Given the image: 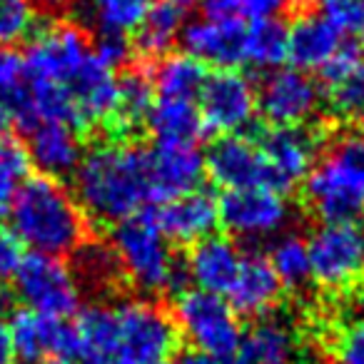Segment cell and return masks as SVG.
Here are the masks:
<instances>
[{"instance_id":"d590c367","label":"cell","mask_w":364,"mask_h":364,"mask_svg":"<svg viewBox=\"0 0 364 364\" xmlns=\"http://www.w3.org/2000/svg\"><path fill=\"white\" fill-rule=\"evenodd\" d=\"M319 16L342 38H364V0H322Z\"/></svg>"},{"instance_id":"4fadbf2b","label":"cell","mask_w":364,"mask_h":364,"mask_svg":"<svg viewBox=\"0 0 364 364\" xmlns=\"http://www.w3.org/2000/svg\"><path fill=\"white\" fill-rule=\"evenodd\" d=\"M8 322L18 364H75V329L65 319L26 307L16 309Z\"/></svg>"},{"instance_id":"d4e9b609","label":"cell","mask_w":364,"mask_h":364,"mask_svg":"<svg viewBox=\"0 0 364 364\" xmlns=\"http://www.w3.org/2000/svg\"><path fill=\"white\" fill-rule=\"evenodd\" d=\"M198 0H150L142 26L137 28V46L147 55H165L190 21V8Z\"/></svg>"},{"instance_id":"5b68a950","label":"cell","mask_w":364,"mask_h":364,"mask_svg":"<svg viewBox=\"0 0 364 364\" xmlns=\"http://www.w3.org/2000/svg\"><path fill=\"white\" fill-rule=\"evenodd\" d=\"M110 309L115 364H170L180 332L165 309L150 299H120Z\"/></svg>"},{"instance_id":"e0dca14e","label":"cell","mask_w":364,"mask_h":364,"mask_svg":"<svg viewBox=\"0 0 364 364\" xmlns=\"http://www.w3.org/2000/svg\"><path fill=\"white\" fill-rule=\"evenodd\" d=\"M205 175V157L195 145L182 142H157L147 150V180L152 203L185 195L200 188Z\"/></svg>"},{"instance_id":"277c9868","label":"cell","mask_w":364,"mask_h":364,"mask_svg":"<svg viewBox=\"0 0 364 364\" xmlns=\"http://www.w3.org/2000/svg\"><path fill=\"white\" fill-rule=\"evenodd\" d=\"M304 200L322 223H354L364 210V140L342 135L304 177Z\"/></svg>"},{"instance_id":"9a60e30c","label":"cell","mask_w":364,"mask_h":364,"mask_svg":"<svg viewBox=\"0 0 364 364\" xmlns=\"http://www.w3.org/2000/svg\"><path fill=\"white\" fill-rule=\"evenodd\" d=\"M205 172L223 190L272 188L267 160L255 140L245 135H220L205 155Z\"/></svg>"},{"instance_id":"7a4b0ae2","label":"cell","mask_w":364,"mask_h":364,"mask_svg":"<svg viewBox=\"0 0 364 364\" xmlns=\"http://www.w3.org/2000/svg\"><path fill=\"white\" fill-rule=\"evenodd\" d=\"M8 215L11 230L33 252L65 257L85 245V213L55 177H26Z\"/></svg>"},{"instance_id":"f6af8a7d","label":"cell","mask_w":364,"mask_h":364,"mask_svg":"<svg viewBox=\"0 0 364 364\" xmlns=\"http://www.w3.org/2000/svg\"><path fill=\"white\" fill-rule=\"evenodd\" d=\"M73 3H75V0H33L36 11L53 13V16H58V13H65L68 8H73Z\"/></svg>"},{"instance_id":"ab89813d","label":"cell","mask_w":364,"mask_h":364,"mask_svg":"<svg viewBox=\"0 0 364 364\" xmlns=\"http://www.w3.org/2000/svg\"><path fill=\"white\" fill-rule=\"evenodd\" d=\"M23 242L11 228L0 225V284L11 282L23 262Z\"/></svg>"},{"instance_id":"e575fe53","label":"cell","mask_w":364,"mask_h":364,"mask_svg":"<svg viewBox=\"0 0 364 364\" xmlns=\"http://www.w3.org/2000/svg\"><path fill=\"white\" fill-rule=\"evenodd\" d=\"M77 255H80V259H77L80 277L87 279L90 284H95V287H107V284H112L120 277L115 255L105 245H82L77 250Z\"/></svg>"},{"instance_id":"9c48e42d","label":"cell","mask_w":364,"mask_h":364,"mask_svg":"<svg viewBox=\"0 0 364 364\" xmlns=\"http://www.w3.org/2000/svg\"><path fill=\"white\" fill-rule=\"evenodd\" d=\"M292 220L284 193L274 188H242L225 190L220 198V225L232 237L245 242L274 240L287 230Z\"/></svg>"},{"instance_id":"52a82bcc","label":"cell","mask_w":364,"mask_h":364,"mask_svg":"<svg viewBox=\"0 0 364 364\" xmlns=\"http://www.w3.org/2000/svg\"><path fill=\"white\" fill-rule=\"evenodd\" d=\"M90 38L75 23H50L33 36L26 53V77L53 82L68 92L92 63ZM73 102V100H70ZM77 122V120H75Z\"/></svg>"},{"instance_id":"f35d334b","label":"cell","mask_w":364,"mask_h":364,"mask_svg":"<svg viewBox=\"0 0 364 364\" xmlns=\"http://www.w3.org/2000/svg\"><path fill=\"white\" fill-rule=\"evenodd\" d=\"M339 364H364V317L349 322L337 337Z\"/></svg>"},{"instance_id":"f1b7e54d","label":"cell","mask_w":364,"mask_h":364,"mask_svg":"<svg viewBox=\"0 0 364 364\" xmlns=\"http://www.w3.org/2000/svg\"><path fill=\"white\" fill-rule=\"evenodd\" d=\"M155 102L152 77L142 70H130L117 77V97L107 125L120 132H135L147 122V115Z\"/></svg>"},{"instance_id":"7c38bea8","label":"cell","mask_w":364,"mask_h":364,"mask_svg":"<svg viewBox=\"0 0 364 364\" xmlns=\"http://www.w3.org/2000/svg\"><path fill=\"white\" fill-rule=\"evenodd\" d=\"M322 87L314 77L297 68L267 70L257 87V112L274 127L307 125L319 110Z\"/></svg>"},{"instance_id":"6da1fadb","label":"cell","mask_w":364,"mask_h":364,"mask_svg":"<svg viewBox=\"0 0 364 364\" xmlns=\"http://www.w3.org/2000/svg\"><path fill=\"white\" fill-rule=\"evenodd\" d=\"M75 200L97 223L117 225L145 213L152 203L147 180V150L107 142L85 152L73 172Z\"/></svg>"},{"instance_id":"ac0fdd59","label":"cell","mask_w":364,"mask_h":364,"mask_svg":"<svg viewBox=\"0 0 364 364\" xmlns=\"http://www.w3.org/2000/svg\"><path fill=\"white\" fill-rule=\"evenodd\" d=\"M152 215L170 242L195 245L215 235V230H218L220 200L208 190L195 188L190 193L162 203V208Z\"/></svg>"},{"instance_id":"484cf974","label":"cell","mask_w":364,"mask_h":364,"mask_svg":"<svg viewBox=\"0 0 364 364\" xmlns=\"http://www.w3.org/2000/svg\"><path fill=\"white\" fill-rule=\"evenodd\" d=\"M145 125L150 127L157 142L195 145L205 132L198 100H175V97H155Z\"/></svg>"},{"instance_id":"1f68e13d","label":"cell","mask_w":364,"mask_h":364,"mask_svg":"<svg viewBox=\"0 0 364 364\" xmlns=\"http://www.w3.org/2000/svg\"><path fill=\"white\" fill-rule=\"evenodd\" d=\"M150 0H90L87 18L95 23L100 33L130 36L142 26Z\"/></svg>"},{"instance_id":"30bf717a","label":"cell","mask_w":364,"mask_h":364,"mask_svg":"<svg viewBox=\"0 0 364 364\" xmlns=\"http://www.w3.org/2000/svg\"><path fill=\"white\" fill-rule=\"evenodd\" d=\"M312 282L322 289H349L364 274V235L352 223H324L307 240Z\"/></svg>"},{"instance_id":"bcb514c9","label":"cell","mask_w":364,"mask_h":364,"mask_svg":"<svg viewBox=\"0 0 364 364\" xmlns=\"http://www.w3.org/2000/svg\"><path fill=\"white\" fill-rule=\"evenodd\" d=\"M11 127H13V115H11V110H8L6 100L0 97V140H8Z\"/></svg>"},{"instance_id":"83f0119b","label":"cell","mask_w":364,"mask_h":364,"mask_svg":"<svg viewBox=\"0 0 364 364\" xmlns=\"http://www.w3.org/2000/svg\"><path fill=\"white\" fill-rule=\"evenodd\" d=\"M205 80H208L205 65L188 53H170L157 63L155 73H152L155 97L198 100Z\"/></svg>"},{"instance_id":"b9f144b4","label":"cell","mask_w":364,"mask_h":364,"mask_svg":"<svg viewBox=\"0 0 364 364\" xmlns=\"http://www.w3.org/2000/svg\"><path fill=\"white\" fill-rule=\"evenodd\" d=\"M292 3L294 0H240V11H242V16L267 18L284 13Z\"/></svg>"},{"instance_id":"2e32d148","label":"cell","mask_w":364,"mask_h":364,"mask_svg":"<svg viewBox=\"0 0 364 364\" xmlns=\"http://www.w3.org/2000/svg\"><path fill=\"white\" fill-rule=\"evenodd\" d=\"M247 26L242 18H198L188 21L180 43L188 55L218 70H237L245 65Z\"/></svg>"},{"instance_id":"836d02e7","label":"cell","mask_w":364,"mask_h":364,"mask_svg":"<svg viewBox=\"0 0 364 364\" xmlns=\"http://www.w3.org/2000/svg\"><path fill=\"white\" fill-rule=\"evenodd\" d=\"M33 0H0V46H16L31 36L36 26Z\"/></svg>"},{"instance_id":"7402d4cb","label":"cell","mask_w":364,"mask_h":364,"mask_svg":"<svg viewBox=\"0 0 364 364\" xmlns=\"http://www.w3.org/2000/svg\"><path fill=\"white\" fill-rule=\"evenodd\" d=\"M282 289L284 287L279 284L274 269L269 267L267 257L250 255L242 259V267H240L232 287L228 289V302L237 317L259 319L277 307Z\"/></svg>"},{"instance_id":"8fae6325","label":"cell","mask_w":364,"mask_h":364,"mask_svg":"<svg viewBox=\"0 0 364 364\" xmlns=\"http://www.w3.org/2000/svg\"><path fill=\"white\" fill-rule=\"evenodd\" d=\"M198 107L205 132L237 135L247 130L257 115V87L240 70L208 73Z\"/></svg>"},{"instance_id":"8992f818","label":"cell","mask_w":364,"mask_h":364,"mask_svg":"<svg viewBox=\"0 0 364 364\" xmlns=\"http://www.w3.org/2000/svg\"><path fill=\"white\" fill-rule=\"evenodd\" d=\"M177 332L193 344V349L218 354H235L242 344L240 317L223 294L205 289H182L172 312Z\"/></svg>"},{"instance_id":"3957f363","label":"cell","mask_w":364,"mask_h":364,"mask_svg":"<svg viewBox=\"0 0 364 364\" xmlns=\"http://www.w3.org/2000/svg\"><path fill=\"white\" fill-rule=\"evenodd\" d=\"M110 250L120 274L142 294L177 292L188 282L185 264L175 257L170 240L162 235L152 213L122 220L112 230Z\"/></svg>"},{"instance_id":"681fc988","label":"cell","mask_w":364,"mask_h":364,"mask_svg":"<svg viewBox=\"0 0 364 364\" xmlns=\"http://www.w3.org/2000/svg\"><path fill=\"white\" fill-rule=\"evenodd\" d=\"M362 85H364V63H362Z\"/></svg>"},{"instance_id":"cb8c5ba5","label":"cell","mask_w":364,"mask_h":364,"mask_svg":"<svg viewBox=\"0 0 364 364\" xmlns=\"http://www.w3.org/2000/svg\"><path fill=\"white\" fill-rule=\"evenodd\" d=\"M362 53L357 46H342L339 53L322 68V92L332 112L339 117L364 115Z\"/></svg>"},{"instance_id":"d6986e66","label":"cell","mask_w":364,"mask_h":364,"mask_svg":"<svg viewBox=\"0 0 364 364\" xmlns=\"http://www.w3.org/2000/svg\"><path fill=\"white\" fill-rule=\"evenodd\" d=\"M242 250L237 242L223 235H210L200 242L190 245V255L185 259V274L188 282L198 289L213 294H228L242 267Z\"/></svg>"},{"instance_id":"ffe728a7","label":"cell","mask_w":364,"mask_h":364,"mask_svg":"<svg viewBox=\"0 0 364 364\" xmlns=\"http://www.w3.org/2000/svg\"><path fill=\"white\" fill-rule=\"evenodd\" d=\"M240 354L247 364H304V344L299 329L287 317L264 314L242 334Z\"/></svg>"},{"instance_id":"8d00e7d4","label":"cell","mask_w":364,"mask_h":364,"mask_svg":"<svg viewBox=\"0 0 364 364\" xmlns=\"http://www.w3.org/2000/svg\"><path fill=\"white\" fill-rule=\"evenodd\" d=\"M95 58L102 63L105 68H110L112 73L120 70L132 55V46L127 41V36H115V33H100L92 46Z\"/></svg>"},{"instance_id":"f546056e","label":"cell","mask_w":364,"mask_h":364,"mask_svg":"<svg viewBox=\"0 0 364 364\" xmlns=\"http://www.w3.org/2000/svg\"><path fill=\"white\" fill-rule=\"evenodd\" d=\"M287 60V26L277 16L252 18L245 38V63L274 70Z\"/></svg>"},{"instance_id":"d6a6232c","label":"cell","mask_w":364,"mask_h":364,"mask_svg":"<svg viewBox=\"0 0 364 364\" xmlns=\"http://www.w3.org/2000/svg\"><path fill=\"white\" fill-rule=\"evenodd\" d=\"M31 170L28 150L16 140H0V218L11 213V205Z\"/></svg>"},{"instance_id":"74e56055","label":"cell","mask_w":364,"mask_h":364,"mask_svg":"<svg viewBox=\"0 0 364 364\" xmlns=\"http://www.w3.org/2000/svg\"><path fill=\"white\" fill-rule=\"evenodd\" d=\"M26 80V58L13 46H0V97H8Z\"/></svg>"},{"instance_id":"4316f807","label":"cell","mask_w":364,"mask_h":364,"mask_svg":"<svg viewBox=\"0 0 364 364\" xmlns=\"http://www.w3.org/2000/svg\"><path fill=\"white\" fill-rule=\"evenodd\" d=\"M75 329V364H115L112 354V309L92 304L73 322Z\"/></svg>"},{"instance_id":"5bb4252c","label":"cell","mask_w":364,"mask_h":364,"mask_svg":"<svg viewBox=\"0 0 364 364\" xmlns=\"http://www.w3.org/2000/svg\"><path fill=\"white\" fill-rule=\"evenodd\" d=\"M259 150L267 160L272 188L287 193L309 175L322 152V140L307 125L272 127L259 142Z\"/></svg>"},{"instance_id":"603a6c76","label":"cell","mask_w":364,"mask_h":364,"mask_svg":"<svg viewBox=\"0 0 364 364\" xmlns=\"http://www.w3.org/2000/svg\"><path fill=\"white\" fill-rule=\"evenodd\" d=\"M342 46L344 38L317 13H302L287 26V60L297 70H322Z\"/></svg>"},{"instance_id":"7bdbcfd3","label":"cell","mask_w":364,"mask_h":364,"mask_svg":"<svg viewBox=\"0 0 364 364\" xmlns=\"http://www.w3.org/2000/svg\"><path fill=\"white\" fill-rule=\"evenodd\" d=\"M200 8L208 18H240V0H200Z\"/></svg>"},{"instance_id":"60d3db41","label":"cell","mask_w":364,"mask_h":364,"mask_svg":"<svg viewBox=\"0 0 364 364\" xmlns=\"http://www.w3.org/2000/svg\"><path fill=\"white\" fill-rule=\"evenodd\" d=\"M175 364H247L242 354H218V352H203V349H188L177 354Z\"/></svg>"},{"instance_id":"7dc6e473","label":"cell","mask_w":364,"mask_h":364,"mask_svg":"<svg viewBox=\"0 0 364 364\" xmlns=\"http://www.w3.org/2000/svg\"><path fill=\"white\" fill-rule=\"evenodd\" d=\"M13 297H16V294H13V289H8L6 284H0V312H6V309L11 307Z\"/></svg>"},{"instance_id":"4dcf8cb0","label":"cell","mask_w":364,"mask_h":364,"mask_svg":"<svg viewBox=\"0 0 364 364\" xmlns=\"http://www.w3.org/2000/svg\"><path fill=\"white\" fill-rule=\"evenodd\" d=\"M269 267L274 269L279 284L287 289H304L312 282V264H309L307 240L299 235H279L274 237L267 257Z\"/></svg>"},{"instance_id":"ba28073f","label":"cell","mask_w":364,"mask_h":364,"mask_svg":"<svg viewBox=\"0 0 364 364\" xmlns=\"http://www.w3.org/2000/svg\"><path fill=\"white\" fill-rule=\"evenodd\" d=\"M13 294L33 312L48 317L68 319L80 309V279L70 269V264L55 255L33 252L23 257L16 277Z\"/></svg>"},{"instance_id":"ee69618b","label":"cell","mask_w":364,"mask_h":364,"mask_svg":"<svg viewBox=\"0 0 364 364\" xmlns=\"http://www.w3.org/2000/svg\"><path fill=\"white\" fill-rule=\"evenodd\" d=\"M0 364H16L13 359V339H11V322L0 312Z\"/></svg>"},{"instance_id":"c3c4849f","label":"cell","mask_w":364,"mask_h":364,"mask_svg":"<svg viewBox=\"0 0 364 364\" xmlns=\"http://www.w3.org/2000/svg\"><path fill=\"white\" fill-rule=\"evenodd\" d=\"M357 309L362 312V317H364V289H359V294H357Z\"/></svg>"},{"instance_id":"44dd1931","label":"cell","mask_w":364,"mask_h":364,"mask_svg":"<svg viewBox=\"0 0 364 364\" xmlns=\"http://www.w3.org/2000/svg\"><path fill=\"white\" fill-rule=\"evenodd\" d=\"M28 160L48 177H65L82 160L80 135L68 122H41L28 130Z\"/></svg>"}]
</instances>
